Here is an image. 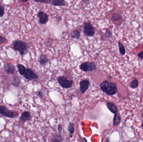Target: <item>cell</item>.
Here are the masks:
<instances>
[{
    "label": "cell",
    "mask_w": 143,
    "mask_h": 142,
    "mask_svg": "<svg viewBox=\"0 0 143 142\" xmlns=\"http://www.w3.org/2000/svg\"><path fill=\"white\" fill-rule=\"evenodd\" d=\"M100 88L102 91L108 95H113L117 92V87L116 85L107 81L102 82Z\"/></svg>",
    "instance_id": "cell-1"
},
{
    "label": "cell",
    "mask_w": 143,
    "mask_h": 142,
    "mask_svg": "<svg viewBox=\"0 0 143 142\" xmlns=\"http://www.w3.org/2000/svg\"><path fill=\"white\" fill-rule=\"evenodd\" d=\"M13 48L19 51L21 55H23L27 51V45L24 41H16L13 43Z\"/></svg>",
    "instance_id": "cell-2"
},
{
    "label": "cell",
    "mask_w": 143,
    "mask_h": 142,
    "mask_svg": "<svg viewBox=\"0 0 143 142\" xmlns=\"http://www.w3.org/2000/svg\"><path fill=\"white\" fill-rule=\"evenodd\" d=\"M57 81L61 86L64 88H70L73 84L72 80H69L66 77L59 76L57 77Z\"/></svg>",
    "instance_id": "cell-3"
},
{
    "label": "cell",
    "mask_w": 143,
    "mask_h": 142,
    "mask_svg": "<svg viewBox=\"0 0 143 142\" xmlns=\"http://www.w3.org/2000/svg\"><path fill=\"white\" fill-rule=\"evenodd\" d=\"M80 68L83 71L87 72L95 70L96 66L94 63L85 62L81 64L80 66Z\"/></svg>",
    "instance_id": "cell-4"
},
{
    "label": "cell",
    "mask_w": 143,
    "mask_h": 142,
    "mask_svg": "<svg viewBox=\"0 0 143 142\" xmlns=\"http://www.w3.org/2000/svg\"><path fill=\"white\" fill-rule=\"evenodd\" d=\"M0 114L3 116L7 118H15L14 112L8 109L5 105H1L0 106Z\"/></svg>",
    "instance_id": "cell-5"
},
{
    "label": "cell",
    "mask_w": 143,
    "mask_h": 142,
    "mask_svg": "<svg viewBox=\"0 0 143 142\" xmlns=\"http://www.w3.org/2000/svg\"><path fill=\"white\" fill-rule=\"evenodd\" d=\"M83 29L84 33L87 36H93L94 35L95 33L94 29L90 23H86L84 24Z\"/></svg>",
    "instance_id": "cell-6"
},
{
    "label": "cell",
    "mask_w": 143,
    "mask_h": 142,
    "mask_svg": "<svg viewBox=\"0 0 143 142\" xmlns=\"http://www.w3.org/2000/svg\"><path fill=\"white\" fill-rule=\"evenodd\" d=\"M24 77L28 80H33L38 78V76L36 73L30 68H27L26 69V72L24 74Z\"/></svg>",
    "instance_id": "cell-7"
},
{
    "label": "cell",
    "mask_w": 143,
    "mask_h": 142,
    "mask_svg": "<svg viewBox=\"0 0 143 142\" xmlns=\"http://www.w3.org/2000/svg\"><path fill=\"white\" fill-rule=\"evenodd\" d=\"M90 82L87 80H83L80 82V89L82 93H84L89 88Z\"/></svg>",
    "instance_id": "cell-8"
},
{
    "label": "cell",
    "mask_w": 143,
    "mask_h": 142,
    "mask_svg": "<svg viewBox=\"0 0 143 142\" xmlns=\"http://www.w3.org/2000/svg\"><path fill=\"white\" fill-rule=\"evenodd\" d=\"M4 70L6 72L10 75L14 74L16 71V68L13 64L8 63L4 65Z\"/></svg>",
    "instance_id": "cell-9"
},
{
    "label": "cell",
    "mask_w": 143,
    "mask_h": 142,
    "mask_svg": "<svg viewBox=\"0 0 143 142\" xmlns=\"http://www.w3.org/2000/svg\"><path fill=\"white\" fill-rule=\"evenodd\" d=\"M38 16L39 18V23L41 24H45L48 21V16L42 11L38 12Z\"/></svg>",
    "instance_id": "cell-10"
},
{
    "label": "cell",
    "mask_w": 143,
    "mask_h": 142,
    "mask_svg": "<svg viewBox=\"0 0 143 142\" xmlns=\"http://www.w3.org/2000/svg\"><path fill=\"white\" fill-rule=\"evenodd\" d=\"M32 119V116L29 111H24L22 113L20 116V119L22 122L24 123L26 121H30Z\"/></svg>",
    "instance_id": "cell-11"
},
{
    "label": "cell",
    "mask_w": 143,
    "mask_h": 142,
    "mask_svg": "<svg viewBox=\"0 0 143 142\" xmlns=\"http://www.w3.org/2000/svg\"><path fill=\"white\" fill-rule=\"evenodd\" d=\"M107 108L111 112L116 114L118 112V109L116 105L113 102H108L107 105Z\"/></svg>",
    "instance_id": "cell-12"
},
{
    "label": "cell",
    "mask_w": 143,
    "mask_h": 142,
    "mask_svg": "<svg viewBox=\"0 0 143 142\" xmlns=\"http://www.w3.org/2000/svg\"><path fill=\"white\" fill-rule=\"evenodd\" d=\"M49 61V59L47 58L46 55L43 54H42L40 55L38 59L39 63L42 65H45Z\"/></svg>",
    "instance_id": "cell-13"
},
{
    "label": "cell",
    "mask_w": 143,
    "mask_h": 142,
    "mask_svg": "<svg viewBox=\"0 0 143 142\" xmlns=\"http://www.w3.org/2000/svg\"><path fill=\"white\" fill-rule=\"evenodd\" d=\"M121 121L120 115L119 114H116L115 115L113 119V125L114 126L119 125Z\"/></svg>",
    "instance_id": "cell-14"
},
{
    "label": "cell",
    "mask_w": 143,
    "mask_h": 142,
    "mask_svg": "<svg viewBox=\"0 0 143 142\" xmlns=\"http://www.w3.org/2000/svg\"><path fill=\"white\" fill-rule=\"evenodd\" d=\"M52 3V5L55 6H62L65 5V3L64 0H53Z\"/></svg>",
    "instance_id": "cell-15"
},
{
    "label": "cell",
    "mask_w": 143,
    "mask_h": 142,
    "mask_svg": "<svg viewBox=\"0 0 143 142\" xmlns=\"http://www.w3.org/2000/svg\"><path fill=\"white\" fill-rule=\"evenodd\" d=\"M18 68L19 74L21 75H24L26 71V69L24 66L22 64H19L18 65Z\"/></svg>",
    "instance_id": "cell-16"
},
{
    "label": "cell",
    "mask_w": 143,
    "mask_h": 142,
    "mask_svg": "<svg viewBox=\"0 0 143 142\" xmlns=\"http://www.w3.org/2000/svg\"><path fill=\"white\" fill-rule=\"evenodd\" d=\"M119 46L120 52L122 55H124L126 53V50L124 46L120 42H119Z\"/></svg>",
    "instance_id": "cell-17"
},
{
    "label": "cell",
    "mask_w": 143,
    "mask_h": 142,
    "mask_svg": "<svg viewBox=\"0 0 143 142\" xmlns=\"http://www.w3.org/2000/svg\"><path fill=\"white\" fill-rule=\"evenodd\" d=\"M71 36L73 38L78 39L80 36V32L78 30H74L72 32Z\"/></svg>",
    "instance_id": "cell-18"
},
{
    "label": "cell",
    "mask_w": 143,
    "mask_h": 142,
    "mask_svg": "<svg viewBox=\"0 0 143 142\" xmlns=\"http://www.w3.org/2000/svg\"><path fill=\"white\" fill-rule=\"evenodd\" d=\"M12 84L13 85L18 86H19L20 83V80L18 77H13L12 78Z\"/></svg>",
    "instance_id": "cell-19"
},
{
    "label": "cell",
    "mask_w": 143,
    "mask_h": 142,
    "mask_svg": "<svg viewBox=\"0 0 143 142\" xmlns=\"http://www.w3.org/2000/svg\"><path fill=\"white\" fill-rule=\"evenodd\" d=\"M139 85V82L137 79L133 80L130 84V87L132 88H135Z\"/></svg>",
    "instance_id": "cell-20"
},
{
    "label": "cell",
    "mask_w": 143,
    "mask_h": 142,
    "mask_svg": "<svg viewBox=\"0 0 143 142\" xmlns=\"http://www.w3.org/2000/svg\"><path fill=\"white\" fill-rule=\"evenodd\" d=\"M68 131H69V132L71 134H72L74 132V128L73 124L72 123L70 122L69 123V126L68 128Z\"/></svg>",
    "instance_id": "cell-21"
},
{
    "label": "cell",
    "mask_w": 143,
    "mask_h": 142,
    "mask_svg": "<svg viewBox=\"0 0 143 142\" xmlns=\"http://www.w3.org/2000/svg\"><path fill=\"white\" fill-rule=\"evenodd\" d=\"M113 19L115 21H118L120 20L121 16L118 13H114L113 14Z\"/></svg>",
    "instance_id": "cell-22"
},
{
    "label": "cell",
    "mask_w": 143,
    "mask_h": 142,
    "mask_svg": "<svg viewBox=\"0 0 143 142\" xmlns=\"http://www.w3.org/2000/svg\"><path fill=\"white\" fill-rule=\"evenodd\" d=\"M6 41V39L5 37H3V36L0 35V44H2L5 43Z\"/></svg>",
    "instance_id": "cell-23"
},
{
    "label": "cell",
    "mask_w": 143,
    "mask_h": 142,
    "mask_svg": "<svg viewBox=\"0 0 143 142\" xmlns=\"http://www.w3.org/2000/svg\"><path fill=\"white\" fill-rule=\"evenodd\" d=\"M4 10L3 8L0 6V17H1L4 15Z\"/></svg>",
    "instance_id": "cell-24"
},
{
    "label": "cell",
    "mask_w": 143,
    "mask_h": 142,
    "mask_svg": "<svg viewBox=\"0 0 143 142\" xmlns=\"http://www.w3.org/2000/svg\"><path fill=\"white\" fill-rule=\"evenodd\" d=\"M35 1L42 3H48L49 0H34Z\"/></svg>",
    "instance_id": "cell-25"
},
{
    "label": "cell",
    "mask_w": 143,
    "mask_h": 142,
    "mask_svg": "<svg viewBox=\"0 0 143 142\" xmlns=\"http://www.w3.org/2000/svg\"><path fill=\"white\" fill-rule=\"evenodd\" d=\"M112 35V33L110 31H107L106 32V36L107 38H110L111 37Z\"/></svg>",
    "instance_id": "cell-26"
},
{
    "label": "cell",
    "mask_w": 143,
    "mask_h": 142,
    "mask_svg": "<svg viewBox=\"0 0 143 142\" xmlns=\"http://www.w3.org/2000/svg\"><path fill=\"white\" fill-rule=\"evenodd\" d=\"M37 95L40 98H42L44 95V93L42 92V91H38L37 92Z\"/></svg>",
    "instance_id": "cell-27"
},
{
    "label": "cell",
    "mask_w": 143,
    "mask_h": 142,
    "mask_svg": "<svg viewBox=\"0 0 143 142\" xmlns=\"http://www.w3.org/2000/svg\"><path fill=\"white\" fill-rule=\"evenodd\" d=\"M138 56H139L140 58H142V59H143V51H141V52L139 53L138 55Z\"/></svg>",
    "instance_id": "cell-28"
},
{
    "label": "cell",
    "mask_w": 143,
    "mask_h": 142,
    "mask_svg": "<svg viewBox=\"0 0 143 142\" xmlns=\"http://www.w3.org/2000/svg\"><path fill=\"white\" fill-rule=\"evenodd\" d=\"M62 125H59V126L58 127V131H59V133H60L61 132V131H62Z\"/></svg>",
    "instance_id": "cell-29"
},
{
    "label": "cell",
    "mask_w": 143,
    "mask_h": 142,
    "mask_svg": "<svg viewBox=\"0 0 143 142\" xmlns=\"http://www.w3.org/2000/svg\"><path fill=\"white\" fill-rule=\"evenodd\" d=\"M22 1L24 2H26L28 0H21Z\"/></svg>",
    "instance_id": "cell-30"
},
{
    "label": "cell",
    "mask_w": 143,
    "mask_h": 142,
    "mask_svg": "<svg viewBox=\"0 0 143 142\" xmlns=\"http://www.w3.org/2000/svg\"><path fill=\"white\" fill-rule=\"evenodd\" d=\"M142 127H143V124H142Z\"/></svg>",
    "instance_id": "cell-31"
}]
</instances>
